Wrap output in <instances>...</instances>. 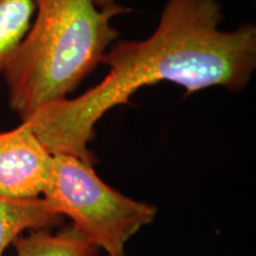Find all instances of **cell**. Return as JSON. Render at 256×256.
I'll return each mask as SVG.
<instances>
[{
  "mask_svg": "<svg viewBox=\"0 0 256 256\" xmlns=\"http://www.w3.org/2000/svg\"><path fill=\"white\" fill-rule=\"evenodd\" d=\"M223 19L218 0H166L151 36L110 46L101 62L110 72L98 84L78 98L44 106L25 121L52 156L94 165L89 144L96 124L142 88L170 82L186 95L214 87L243 92L256 69V28L226 31Z\"/></svg>",
  "mask_w": 256,
  "mask_h": 256,
  "instance_id": "1",
  "label": "cell"
},
{
  "mask_svg": "<svg viewBox=\"0 0 256 256\" xmlns=\"http://www.w3.org/2000/svg\"><path fill=\"white\" fill-rule=\"evenodd\" d=\"M26 37L5 70L8 104L28 120L44 106L68 98L104 60L120 34L112 25L132 10L100 8L95 0H34Z\"/></svg>",
  "mask_w": 256,
  "mask_h": 256,
  "instance_id": "2",
  "label": "cell"
},
{
  "mask_svg": "<svg viewBox=\"0 0 256 256\" xmlns=\"http://www.w3.org/2000/svg\"><path fill=\"white\" fill-rule=\"evenodd\" d=\"M43 200L69 217L72 226L108 256H126L127 242L156 220L158 209L124 196L96 174L94 165L72 156H54Z\"/></svg>",
  "mask_w": 256,
  "mask_h": 256,
  "instance_id": "3",
  "label": "cell"
},
{
  "mask_svg": "<svg viewBox=\"0 0 256 256\" xmlns=\"http://www.w3.org/2000/svg\"><path fill=\"white\" fill-rule=\"evenodd\" d=\"M52 159L28 121L0 133V196L42 197Z\"/></svg>",
  "mask_w": 256,
  "mask_h": 256,
  "instance_id": "4",
  "label": "cell"
},
{
  "mask_svg": "<svg viewBox=\"0 0 256 256\" xmlns=\"http://www.w3.org/2000/svg\"><path fill=\"white\" fill-rule=\"evenodd\" d=\"M62 222L63 217L54 212L43 197L0 196V256L25 232L50 230Z\"/></svg>",
  "mask_w": 256,
  "mask_h": 256,
  "instance_id": "5",
  "label": "cell"
},
{
  "mask_svg": "<svg viewBox=\"0 0 256 256\" xmlns=\"http://www.w3.org/2000/svg\"><path fill=\"white\" fill-rule=\"evenodd\" d=\"M14 246V256H96L98 249L88 242L72 226L57 232L50 230L22 235Z\"/></svg>",
  "mask_w": 256,
  "mask_h": 256,
  "instance_id": "6",
  "label": "cell"
},
{
  "mask_svg": "<svg viewBox=\"0 0 256 256\" xmlns=\"http://www.w3.org/2000/svg\"><path fill=\"white\" fill-rule=\"evenodd\" d=\"M34 14V0H0V76L26 37Z\"/></svg>",
  "mask_w": 256,
  "mask_h": 256,
  "instance_id": "7",
  "label": "cell"
},
{
  "mask_svg": "<svg viewBox=\"0 0 256 256\" xmlns=\"http://www.w3.org/2000/svg\"><path fill=\"white\" fill-rule=\"evenodd\" d=\"M95 2L100 8H106L108 6L118 4V0H95Z\"/></svg>",
  "mask_w": 256,
  "mask_h": 256,
  "instance_id": "8",
  "label": "cell"
}]
</instances>
